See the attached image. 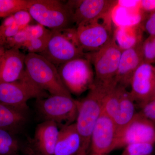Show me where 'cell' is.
Segmentation results:
<instances>
[{
  "label": "cell",
  "mask_w": 155,
  "mask_h": 155,
  "mask_svg": "<svg viewBox=\"0 0 155 155\" xmlns=\"http://www.w3.org/2000/svg\"><path fill=\"white\" fill-rule=\"evenodd\" d=\"M25 152L27 155H42L35 149L31 143L29 145L25 147Z\"/></svg>",
  "instance_id": "e575fe53"
},
{
  "label": "cell",
  "mask_w": 155,
  "mask_h": 155,
  "mask_svg": "<svg viewBox=\"0 0 155 155\" xmlns=\"http://www.w3.org/2000/svg\"><path fill=\"white\" fill-rule=\"evenodd\" d=\"M118 137L114 121L103 112L92 132L90 146L92 153L107 154L116 149Z\"/></svg>",
  "instance_id": "30bf717a"
},
{
  "label": "cell",
  "mask_w": 155,
  "mask_h": 155,
  "mask_svg": "<svg viewBox=\"0 0 155 155\" xmlns=\"http://www.w3.org/2000/svg\"><path fill=\"white\" fill-rule=\"evenodd\" d=\"M47 97V92L32 82L25 72L19 80L0 83V103L12 107L27 111L28 100Z\"/></svg>",
  "instance_id": "52a82bcc"
},
{
  "label": "cell",
  "mask_w": 155,
  "mask_h": 155,
  "mask_svg": "<svg viewBox=\"0 0 155 155\" xmlns=\"http://www.w3.org/2000/svg\"><path fill=\"white\" fill-rule=\"evenodd\" d=\"M6 50L5 47L3 45L0 44V59L2 58L3 54L5 51Z\"/></svg>",
  "instance_id": "d590c367"
},
{
  "label": "cell",
  "mask_w": 155,
  "mask_h": 155,
  "mask_svg": "<svg viewBox=\"0 0 155 155\" xmlns=\"http://www.w3.org/2000/svg\"><path fill=\"white\" fill-rule=\"evenodd\" d=\"M118 1L81 0L67 2L72 12V21L77 26L113 11Z\"/></svg>",
  "instance_id": "4fadbf2b"
},
{
  "label": "cell",
  "mask_w": 155,
  "mask_h": 155,
  "mask_svg": "<svg viewBox=\"0 0 155 155\" xmlns=\"http://www.w3.org/2000/svg\"><path fill=\"white\" fill-rule=\"evenodd\" d=\"M57 68L62 82L71 94H81L89 90L94 84L92 64L86 55L61 64Z\"/></svg>",
  "instance_id": "8992f818"
},
{
  "label": "cell",
  "mask_w": 155,
  "mask_h": 155,
  "mask_svg": "<svg viewBox=\"0 0 155 155\" xmlns=\"http://www.w3.org/2000/svg\"><path fill=\"white\" fill-rule=\"evenodd\" d=\"M154 99H155V92L154 95L153 97L152 100Z\"/></svg>",
  "instance_id": "f35d334b"
},
{
  "label": "cell",
  "mask_w": 155,
  "mask_h": 155,
  "mask_svg": "<svg viewBox=\"0 0 155 155\" xmlns=\"http://www.w3.org/2000/svg\"><path fill=\"white\" fill-rule=\"evenodd\" d=\"M143 62L152 64L155 62V36L150 35L142 45Z\"/></svg>",
  "instance_id": "4316f807"
},
{
  "label": "cell",
  "mask_w": 155,
  "mask_h": 155,
  "mask_svg": "<svg viewBox=\"0 0 155 155\" xmlns=\"http://www.w3.org/2000/svg\"><path fill=\"white\" fill-rule=\"evenodd\" d=\"M58 126L55 122L44 121L37 126L30 143L42 155H54L60 130Z\"/></svg>",
  "instance_id": "2e32d148"
},
{
  "label": "cell",
  "mask_w": 155,
  "mask_h": 155,
  "mask_svg": "<svg viewBox=\"0 0 155 155\" xmlns=\"http://www.w3.org/2000/svg\"><path fill=\"white\" fill-rule=\"evenodd\" d=\"M25 72L35 84L51 95L72 96L62 82L58 68L40 54L28 53L25 56Z\"/></svg>",
  "instance_id": "7a4b0ae2"
},
{
  "label": "cell",
  "mask_w": 155,
  "mask_h": 155,
  "mask_svg": "<svg viewBox=\"0 0 155 155\" xmlns=\"http://www.w3.org/2000/svg\"><path fill=\"white\" fill-rule=\"evenodd\" d=\"M15 22L21 29H23L28 25L33 18L28 11H21L13 15Z\"/></svg>",
  "instance_id": "f546056e"
},
{
  "label": "cell",
  "mask_w": 155,
  "mask_h": 155,
  "mask_svg": "<svg viewBox=\"0 0 155 155\" xmlns=\"http://www.w3.org/2000/svg\"><path fill=\"white\" fill-rule=\"evenodd\" d=\"M113 11L83 22L75 28L78 41L84 53L97 51L114 38Z\"/></svg>",
  "instance_id": "3957f363"
},
{
  "label": "cell",
  "mask_w": 155,
  "mask_h": 155,
  "mask_svg": "<svg viewBox=\"0 0 155 155\" xmlns=\"http://www.w3.org/2000/svg\"><path fill=\"white\" fill-rule=\"evenodd\" d=\"M130 95L140 107L152 100L155 92V67L143 62L130 80Z\"/></svg>",
  "instance_id": "7c38bea8"
},
{
  "label": "cell",
  "mask_w": 155,
  "mask_h": 155,
  "mask_svg": "<svg viewBox=\"0 0 155 155\" xmlns=\"http://www.w3.org/2000/svg\"><path fill=\"white\" fill-rule=\"evenodd\" d=\"M29 40L28 34L25 28L19 31L13 37L8 39L5 45L8 47L9 49L22 48L27 41Z\"/></svg>",
  "instance_id": "83f0119b"
},
{
  "label": "cell",
  "mask_w": 155,
  "mask_h": 155,
  "mask_svg": "<svg viewBox=\"0 0 155 155\" xmlns=\"http://www.w3.org/2000/svg\"><path fill=\"white\" fill-rule=\"evenodd\" d=\"M137 113L135 101L130 92L125 89L122 94L118 110L113 119L118 133L131 122Z\"/></svg>",
  "instance_id": "ffe728a7"
},
{
  "label": "cell",
  "mask_w": 155,
  "mask_h": 155,
  "mask_svg": "<svg viewBox=\"0 0 155 155\" xmlns=\"http://www.w3.org/2000/svg\"><path fill=\"white\" fill-rule=\"evenodd\" d=\"M141 109L140 112L155 126V99L144 104Z\"/></svg>",
  "instance_id": "4dcf8cb0"
},
{
  "label": "cell",
  "mask_w": 155,
  "mask_h": 155,
  "mask_svg": "<svg viewBox=\"0 0 155 155\" xmlns=\"http://www.w3.org/2000/svg\"><path fill=\"white\" fill-rule=\"evenodd\" d=\"M125 87L117 84L108 93L104 102L103 113L113 119L119 109L120 101Z\"/></svg>",
  "instance_id": "7402d4cb"
},
{
  "label": "cell",
  "mask_w": 155,
  "mask_h": 155,
  "mask_svg": "<svg viewBox=\"0 0 155 155\" xmlns=\"http://www.w3.org/2000/svg\"><path fill=\"white\" fill-rule=\"evenodd\" d=\"M140 8L143 11H155V0L140 1Z\"/></svg>",
  "instance_id": "d6a6232c"
},
{
  "label": "cell",
  "mask_w": 155,
  "mask_h": 155,
  "mask_svg": "<svg viewBox=\"0 0 155 155\" xmlns=\"http://www.w3.org/2000/svg\"><path fill=\"white\" fill-rule=\"evenodd\" d=\"M51 33L43 37L36 39H31L26 41L22 48L26 50L28 53L40 54L46 47Z\"/></svg>",
  "instance_id": "484cf974"
},
{
  "label": "cell",
  "mask_w": 155,
  "mask_h": 155,
  "mask_svg": "<svg viewBox=\"0 0 155 155\" xmlns=\"http://www.w3.org/2000/svg\"><path fill=\"white\" fill-rule=\"evenodd\" d=\"M116 84H104L94 82L84 98L77 101L78 115L75 125L81 139L80 150L87 151L92 132L103 113L104 102L109 91Z\"/></svg>",
  "instance_id": "6da1fadb"
},
{
  "label": "cell",
  "mask_w": 155,
  "mask_h": 155,
  "mask_svg": "<svg viewBox=\"0 0 155 155\" xmlns=\"http://www.w3.org/2000/svg\"><path fill=\"white\" fill-rule=\"evenodd\" d=\"M25 54L19 49L6 50L0 59V83L21 79L25 72Z\"/></svg>",
  "instance_id": "5bb4252c"
},
{
  "label": "cell",
  "mask_w": 155,
  "mask_h": 155,
  "mask_svg": "<svg viewBox=\"0 0 155 155\" xmlns=\"http://www.w3.org/2000/svg\"><path fill=\"white\" fill-rule=\"evenodd\" d=\"M143 26L141 24L117 27L114 33L116 44L123 51L143 42Z\"/></svg>",
  "instance_id": "d6986e66"
},
{
  "label": "cell",
  "mask_w": 155,
  "mask_h": 155,
  "mask_svg": "<svg viewBox=\"0 0 155 155\" xmlns=\"http://www.w3.org/2000/svg\"><path fill=\"white\" fill-rule=\"evenodd\" d=\"M136 143H155V126L140 112L118 133L117 149Z\"/></svg>",
  "instance_id": "8fae6325"
},
{
  "label": "cell",
  "mask_w": 155,
  "mask_h": 155,
  "mask_svg": "<svg viewBox=\"0 0 155 155\" xmlns=\"http://www.w3.org/2000/svg\"><path fill=\"white\" fill-rule=\"evenodd\" d=\"M30 0H0V18H6L21 11H28Z\"/></svg>",
  "instance_id": "cb8c5ba5"
},
{
  "label": "cell",
  "mask_w": 155,
  "mask_h": 155,
  "mask_svg": "<svg viewBox=\"0 0 155 155\" xmlns=\"http://www.w3.org/2000/svg\"><path fill=\"white\" fill-rule=\"evenodd\" d=\"M76 155H89L87 154V152L84 151L79 150Z\"/></svg>",
  "instance_id": "8d00e7d4"
},
{
  "label": "cell",
  "mask_w": 155,
  "mask_h": 155,
  "mask_svg": "<svg viewBox=\"0 0 155 155\" xmlns=\"http://www.w3.org/2000/svg\"><path fill=\"white\" fill-rule=\"evenodd\" d=\"M143 26L150 35L155 36V11L151 13Z\"/></svg>",
  "instance_id": "1f68e13d"
},
{
  "label": "cell",
  "mask_w": 155,
  "mask_h": 155,
  "mask_svg": "<svg viewBox=\"0 0 155 155\" xmlns=\"http://www.w3.org/2000/svg\"><path fill=\"white\" fill-rule=\"evenodd\" d=\"M15 24H16L15 19L13 17V15H12V16L6 17L5 19H4L2 25L0 26H2V27H8V26H12Z\"/></svg>",
  "instance_id": "836d02e7"
},
{
  "label": "cell",
  "mask_w": 155,
  "mask_h": 155,
  "mask_svg": "<svg viewBox=\"0 0 155 155\" xmlns=\"http://www.w3.org/2000/svg\"><path fill=\"white\" fill-rule=\"evenodd\" d=\"M37 108L44 121H51L62 126L70 125L76 120L77 101L72 96L54 95L37 101Z\"/></svg>",
  "instance_id": "ba28073f"
},
{
  "label": "cell",
  "mask_w": 155,
  "mask_h": 155,
  "mask_svg": "<svg viewBox=\"0 0 155 155\" xmlns=\"http://www.w3.org/2000/svg\"><path fill=\"white\" fill-rule=\"evenodd\" d=\"M122 51L114 38L99 51L86 53V57L94 67L95 82L105 84L116 83L115 78Z\"/></svg>",
  "instance_id": "9c48e42d"
},
{
  "label": "cell",
  "mask_w": 155,
  "mask_h": 155,
  "mask_svg": "<svg viewBox=\"0 0 155 155\" xmlns=\"http://www.w3.org/2000/svg\"><path fill=\"white\" fill-rule=\"evenodd\" d=\"M143 42L122 51L115 81L117 84L125 88L130 86L132 75L143 62L142 51Z\"/></svg>",
  "instance_id": "9a60e30c"
},
{
  "label": "cell",
  "mask_w": 155,
  "mask_h": 155,
  "mask_svg": "<svg viewBox=\"0 0 155 155\" xmlns=\"http://www.w3.org/2000/svg\"><path fill=\"white\" fill-rule=\"evenodd\" d=\"M81 147V139L75 123L62 126L54 155H76Z\"/></svg>",
  "instance_id": "e0dca14e"
},
{
  "label": "cell",
  "mask_w": 155,
  "mask_h": 155,
  "mask_svg": "<svg viewBox=\"0 0 155 155\" xmlns=\"http://www.w3.org/2000/svg\"><path fill=\"white\" fill-rule=\"evenodd\" d=\"M28 11L38 23L51 30L70 28L73 23L68 3L58 0H30Z\"/></svg>",
  "instance_id": "5b68a950"
},
{
  "label": "cell",
  "mask_w": 155,
  "mask_h": 155,
  "mask_svg": "<svg viewBox=\"0 0 155 155\" xmlns=\"http://www.w3.org/2000/svg\"><path fill=\"white\" fill-rule=\"evenodd\" d=\"M39 54L57 67L68 61L85 57L86 53L78 43L75 28H70L51 30L46 47Z\"/></svg>",
  "instance_id": "277c9868"
},
{
  "label": "cell",
  "mask_w": 155,
  "mask_h": 155,
  "mask_svg": "<svg viewBox=\"0 0 155 155\" xmlns=\"http://www.w3.org/2000/svg\"><path fill=\"white\" fill-rule=\"evenodd\" d=\"M20 150L16 135L0 129V155H19Z\"/></svg>",
  "instance_id": "603a6c76"
},
{
  "label": "cell",
  "mask_w": 155,
  "mask_h": 155,
  "mask_svg": "<svg viewBox=\"0 0 155 155\" xmlns=\"http://www.w3.org/2000/svg\"><path fill=\"white\" fill-rule=\"evenodd\" d=\"M89 155H107V154H93Z\"/></svg>",
  "instance_id": "74e56055"
},
{
  "label": "cell",
  "mask_w": 155,
  "mask_h": 155,
  "mask_svg": "<svg viewBox=\"0 0 155 155\" xmlns=\"http://www.w3.org/2000/svg\"><path fill=\"white\" fill-rule=\"evenodd\" d=\"M24 28L28 34L29 39L40 38L48 35L51 32V30H48L39 23L28 25Z\"/></svg>",
  "instance_id": "f1b7e54d"
},
{
  "label": "cell",
  "mask_w": 155,
  "mask_h": 155,
  "mask_svg": "<svg viewBox=\"0 0 155 155\" xmlns=\"http://www.w3.org/2000/svg\"><path fill=\"white\" fill-rule=\"evenodd\" d=\"M27 111L0 103V129L16 135L27 121Z\"/></svg>",
  "instance_id": "ac0fdd59"
},
{
  "label": "cell",
  "mask_w": 155,
  "mask_h": 155,
  "mask_svg": "<svg viewBox=\"0 0 155 155\" xmlns=\"http://www.w3.org/2000/svg\"><path fill=\"white\" fill-rule=\"evenodd\" d=\"M114 11L116 12V23L117 27L141 24L144 18V11L140 9V7L127 8L117 4Z\"/></svg>",
  "instance_id": "44dd1931"
},
{
  "label": "cell",
  "mask_w": 155,
  "mask_h": 155,
  "mask_svg": "<svg viewBox=\"0 0 155 155\" xmlns=\"http://www.w3.org/2000/svg\"><path fill=\"white\" fill-rule=\"evenodd\" d=\"M154 144L147 143H136L127 145L121 155H152Z\"/></svg>",
  "instance_id": "d4e9b609"
}]
</instances>
